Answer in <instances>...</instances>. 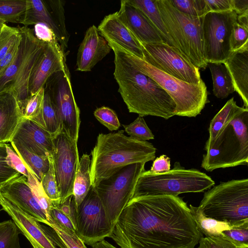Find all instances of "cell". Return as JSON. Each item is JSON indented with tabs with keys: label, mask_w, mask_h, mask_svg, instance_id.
Listing matches in <instances>:
<instances>
[{
	"label": "cell",
	"mask_w": 248,
	"mask_h": 248,
	"mask_svg": "<svg viewBox=\"0 0 248 248\" xmlns=\"http://www.w3.org/2000/svg\"><path fill=\"white\" fill-rule=\"evenodd\" d=\"M214 185V180L205 173L195 169H185L176 162L173 169L164 173H152L144 170L138 180L132 198L146 195L178 196L184 193L203 192Z\"/></svg>",
	"instance_id": "obj_6"
},
{
	"label": "cell",
	"mask_w": 248,
	"mask_h": 248,
	"mask_svg": "<svg viewBox=\"0 0 248 248\" xmlns=\"http://www.w3.org/2000/svg\"><path fill=\"white\" fill-rule=\"evenodd\" d=\"M44 95L43 87L35 94L30 95L25 103L22 114L23 118L32 121L45 128L43 120Z\"/></svg>",
	"instance_id": "obj_35"
},
{
	"label": "cell",
	"mask_w": 248,
	"mask_h": 248,
	"mask_svg": "<svg viewBox=\"0 0 248 248\" xmlns=\"http://www.w3.org/2000/svg\"><path fill=\"white\" fill-rule=\"evenodd\" d=\"M222 235L241 248H248V225L238 227L222 232Z\"/></svg>",
	"instance_id": "obj_46"
},
{
	"label": "cell",
	"mask_w": 248,
	"mask_h": 248,
	"mask_svg": "<svg viewBox=\"0 0 248 248\" xmlns=\"http://www.w3.org/2000/svg\"><path fill=\"white\" fill-rule=\"evenodd\" d=\"M119 47L134 66L154 79L171 97L176 105L175 115L196 117L208 102L207 87L204 81L199 84L183 81Z\"/></svg>",
	"instance_id": "obj_8"
},
{
	"label": "cell",
	"mask_w": 248,
	"mask_h": 248,
	"mask_svg": "<svg viewBox=\"0 0 248 248\" xmlns=\"http://www.w3.org/2000/svg\"><path fill=\"white\" fill-rule=\"evenodd\" d=\"M198 207L207 217L234 226L248 225V179L221 182L204 193Z\"/></svg>",
	"instance_id": "obj_7"
},
{
	"label": "cell",
	"mask_w": 248,
	"mask_h": 248,
	"mask_svg": "<svg viewBox=\"0 0 248 248\" xmlns=\"http://www.w3.org/2000/svg\"><path fill=\"white\" fill-rule=\"evenodd\" d=\"M26 30L27 44L25 54L18 73L7 90L15 95L22 112L27 100L30 96L28 87L31 72L46 45L35 36L32 29L26 27Z\"/></svg>",
	"instance_id": "obj_17"
},
{
	"label": "cell",
	"mask_w": 248,
	"mask_h": 248,
	"mask_svg": "<svg viewBox=\"0 0 248 248\" xmlns=\"http://www.w3.org/2000/svg\"><path fill=\"white\" fill-rule=\"evenodd\" d=\"M26 28L25 26L18 28L21 35L19 49L14 60L0 76V92L8 90L18 73L27 48Z\"/></svg>",
	"instance_id": "obj_33"
},
{
	"label": "cell",
	"mask_w": 248,
	"mask_h": 248,
	"mask_svg": "<svg viewBox=\"0 0 248 248\" xmlns=\"http://www.w3.org/2000/svg\"><path fill=\"white\" fill-rule=\"evenodd\" d=\"M57 207L61 211L67 216L76 227L77 208L73 195L68 197L62 203Z\"/></svg>",
	"instance_id": "obj_52"
},
{
	"label": "cell",
	"mask_w": 248,
	"mask_h": 248,
	"mask_svg": "<svg viewBox=\"0 0 248 248\" xmlns=\"http://www.w3.org/2000/svg\"><path fill=\"white\" fill-rule=\"evenodd\" d=\"M213 80V92L217 98L224 99L235 92L233 83L224 63H208Z\"/></svg>",
	"instance_id": "obj_31"
},
{
	"label": "cell",
	"mask_w": 248,
	"mask_h": 248,
	"mask_svg": "<svg viewBox=\"0 0 248 248\" xmlns=\"http://www.w3.org/2000/svg\"><path fill=\"white\" fill-rule=\"evenodd\" d=\"M26 5V0H0V21L22 24Z\"/></svg>",
	"instance_id": "obj_34"
},
{
	"label": "cell",
	"mask_w": 248,
	"mask_h": 248,
	"mask_svg": "<svg viewBox=\"0 0 248 248\" xmlns=\"http://www.w3.org/2000/svg\"><path fill=\"white\" fill-rule=\"evenodd\" d=\"M64 1L61 0H26L24 18L25 27L42 23L55 33L62 50L68 47L69 38L64 16Z\"/></svg>",
	"instance_id": "obj_15"
},
{
	"label": "cell",
	"mask_w": 248,
	"mask_h": 248,
	"mask_svg": "<svg viewBox=\"0 0 248 248\" xmlns=\"http://www.w3.org/2000/svg\"><path fill=\"white\" fill-rule=\"evenodd\" d=\"M0 194L37 221L46 225L50 223L34 196L25 176L21 174L1 186Z\"/></svg>",
	"instance_id": "obj_16"
},
{
	"label": "cell",
	"mask_w": 248,
	"mask_h": 248,
	"mask_svg": "<svg viewBox=\"0 0 248 248\" xmlns=\"http://www.w3.org/2000/svg\"><path fill=\"white\" fill-rule=\"evenodd\" d=\"M33 30L35 36L38 40L47 44L59 45L53 31L46 24L37 23L34 25Z\"/></svg>",
	"instance_id": "obj_49"
},
{
	"label": "cell",
	"mask_w": 248,
	"mask_h": 248,
	"mask_svg": "<svg viewBox=\"0 0 248 248\" xmlns=\"http://www.w3.org/2000/svg\"><path fill=\"white\" fill-rule=\"evenodd\" d=\"M20 231L12 219L0 222V248H20Z\"/></svg>",
	"instance_id": "obj_37"
},
{
	"label": "cell",
	"mask_w": 248,
	"mask_h": 248,
	"mask_svg": "<svg viewBox=\"0 0 248 248\" xmlns=\"http://www.w3.org/2000/svg\"><path fill=\"white\" fill-rule=\"evenodd\" d=\"M229 45L232 52L248 49V30L239 24L237 21L232 25Z\"/></svg>",
	"instance_id": "obj_41"
},
{
	"label": "cell",
	"mask_w": 248,
	"mask_h": 248,
	"mask_svg": "<svg viewBox=\"0 0 248 248\" xmlns=\"http://www.w3.org/2000/svg\"><path fill=\"white\" fill-rule=\"evenodd\" d=\"M198 248H241L223 235L202 237Z\"/></svg>",
	"instance_id": "obj_47"
},
{
	"label": "cell",
	"mask_w": 248,
	"mask_h": 248,
	"mask_svg": "<svg viewBox=\"0 0 248 248\" xmlns=\"http://www.w3.org/2000/svg\"><path fill=\"white\" fill-rule=\"evenodd\" d=\"M28 183L40 206L46 213L50 222L49 211L52 206V201L48 198L41 185V182L31 172L28 171Z\"/></svg>",
	"instance_id": "obj_40"
},
{
	"label": "cell",
	"mask_w": 248,
	"mask_h": 248,
	"mask_svg": "<svg viewBox=\"0 0 248 248\" xmlns=\"http://www.w3.org/2000/svg\"><path fill=\"white\" fill-rule=\"evenodd\" d=\"M245 109L238 106L233 97L229 99L211 121L208 129L209 138L205 143L212 142L222 128Z\"/></svg>",
	"instance_id": "obj_32"
},
{
	"label": "cell",
	"mask_w": 248,
	"mask_h": 248,
	"mask_svg": "<svg viewBox=\"0 0 248 248\" xmlns=\"http://www.w3.org/2000/svg\"><path fill=\"white\" fill-rule=\"evenodd\" d=\"M45 232L59 248H87L75 232L51 220L48 225H42Z\"/></svg>",
	"instance_id": "obj_27"
},
{
	"label": "cell",
	"mask_w": 248,
	"mask_h": 248,
	"mask_svg": "<svg viewBox=\"0 0 248 248\" xmlns=\"http://www.w3.org/2000/svg\"><path fill=\"white\" fill-rule=\"evenodd\" d=\"M2 210H3V209H2H2H0V212Z\"/></svg>",
	"instance_id": "obj_60"
},
{
	"label": "cell",
	"mask_w": 248,
	"mask_h": 248,
	"mask_svg": "<svg viewBox=\"0 0 248 248\" xmlns=\"http://www.w3.org/2000/svg\"><path fill=\"white\" fill-rule=\"evenodd\" d=\"M21 40V35L20 34V37L4 57L0 60V76L3 74L15 58L19 49Z\"/></svg>",
	"instance_id": "obj_54"
},
{
	"label": "cell",
	"mask_w": 248,
	"mask_h": 248,
	"mask_svg": "<svg viewBox=\"0 0 248 248\" xmlns=\"http://www.w3.org/2000/svg\"><path fill=\"white\" fill-rule=\"evenodd\" d=\"M51 155L62 203L73 195L74 180L79 162L77 143L61 130L53 137Z\"/></svg>",
	"instance_id": "obj_14"
},
{
	"label": "cell",
	"mask_w": 248,
	"mask_h": 248,
	"mask_svg": "<svg viewBox=\"0 0 248 248\" xmlns=\"http://www.w3.org/2000/svg\"><path fill=\"white\" fill-rule=\"evenodd\" d=\"M5 143H0V187L8 182L21 175L6 163Z\"/></svg>",
	"instance_id": "obj_45"
},
{
	"label": "cell",
	"mask_w": 248,
	"mask_h": 248,
	"mask_svg": "<svg viewBox=\"0 0 248 248\" xmlns=\"http://www.w3.org/2000/svg\"><path fill=\"white\" fill-rule=\"evenodd\" d=\"M237 15L233 11L208 12L202 16L203 56L208 63H224L231 54L229 39Z\"/></svg>",
	"instance_id": "obj_10"
},
{
	"label": "cell",
	"mask_w": 248,
	"mask_h": 248,
	"mask_svg": "<svg viewBox=\"0 0 248 248\" xmlns=\"http://www.w3.org/2000/svg\"><path fill=\"white\" fill-rule=\"evenodd\" d=\"M44 88L45 93L49 95L59 113L61 130L77 143L80 124V112L73 94L68 67L50 76Z\"/></svg>",
	"instance_id": "obj_11"
},
{
	"label": "cell",
	"mask_w": 248,
	"mask_h": 248,
	"mask_svg": "<svg viewBox=\"0 0 248 248\" xmlns=\"http://www.w3.org/2000/svg\"><path fill=\"white\" fill-rule=\"evenodd\" d=\"M144 61L156 69L183 81L199 84L203 81L199 69L175 48L165 43H140Z\"/></svg>",
	"instance_id": "obj_12"
},
{
	"label": "cell",
	"mask_w": 248,
	"mask_h": 248,
	"mask_svg": "<svg viewBox=\"0 0 248 248\" xmlns=\"http://www.w3.org/2000/svg\"><path fill=\"white\" fill-rule=\"evenodd\" d=\"M170 158L163 155L153 160L151 169L148 171L152 173H161L170 170Z\"/></svg>",
	"instance_id": "obj_53"
},
{
	"label": "cell",
	"mask_w": 248,
	"mask_h": 248,
	"mask_svg": "<svg viewBox=\"0 0 248 248\" xmlns=\"http://www.w3.org/2000/svg\"><path fill=\"white\" fill-rule=\"evenodd\" d=\"M162 21L177 49L199 69L207 63L203 56L202 16L184 14L170 0H156Z\"/></svg>",
	"instance_id": "obj_5"
},
{
	"label": "cell",
	"mask_w": 248,
	"mask_h": 248,
	"mask_svg": "<svg viewBox=\"0 0 248 248\" xmlns=\"http://www.w3.org/2000/svg\"><path fill=\"white\" fill-rule=\"evenodd\" d=\"M48 157L50 161L49 168L40 182L45 193L52 201V206H57L61 203L60 196L56 181L51 154Z\"/></svg>",
	"instance_id": "obj_38"
},
{
	"label": "cell",
	"mask_w": 248,
	"mask_h": 248,
	"mask_svg": "<svg viewBox=\"0 0 248 248\" xmlns=\"http://www.w3.org/2000/svg\"><path fill=\"white\" fill-rule=\"evenodd\" d=\"M201 167L207 171L248 163V108L237 115L210 143Z\"/></svg>",
	"instance_id": "obj_4"
},
{
	"label": "cell",
	"mask_w": 248,
	"mask_h": 248,
	"mask_svg": "<svg viewBox=\"0 0 248 248\" xmlns=\"http://www.w3.org/2000/svg\"><path fill=\"white\" fill-rule=\"evenodd\" d=\"M97 29L107 41L113 42L127 52L143 59L140 42L122 21L117 12L105 16Z\"/></svg>",
	"instance_id": "obj_19"
},
{
	"label": "cell",
	"mask_w": 248,
	"mask_h": 248,
	"mask_svg": "<svg viewBox=\"0 0 248 248\" xmlns=\"http://www.w3.org/2000/svg\"><path fill=\"white\" fill-rule=\"evenodd\" d=\"M52 136L35 122L23 118L11 140L39 155L48 156L52 149Z\"/></svg>",
	"instance_id": "obj_22"
},
{
	"label": "cell",
	"mask_w": 248,
	"mask_h": 248,
	"mask_svg": "<svg viewBox=\"0 0 248 248\" xmlns=\"http://www.w3.org/2000/svg\"><path fill=\"white\" fill-rule=\"evenodd\" d=\"M0 205L33 248H59L43 230L39 222L2 197Z\"/></svg>",
	"instance_id": "obj_20"
},
{
	"label": "cell",
	"mask_w": 248,
	"mask_h": 248,
	"mask_svg": "<svg viewBox=\"0 0 248 248\" xmlns=\"http://www.w3.org/2000/svg\"></svg>",
	"instance_id": "obj_61"
},
{
	"label": "cell",
	"mask_w": 248,
	"mask_h": 248,
	"mask_svg": "<svg viewBox=\"0 0 248 248\" xmlns=\"http://www.w3.org/2000/svg\"><path fill=\"white\" fill-rule=\"evenodd\" d=\"M107 42L114 53L113 75L118 92L129 112L166 120L175 115V104L167 93L134 66L116 44Z\"/></svg>",
	"instance_id": "obj_2"
},
{
	"label": "cell",
	"mask_w": 248,
	"mask_h": 248,
	"mask_svg": "<svg viewBox=\"0 0 248 248\" xmlns=\"http://www.w3.org/2000/svg\"><path fill=\"white\" fill-rule=\"evenodd\" d=\"M1 195L0 194V200H1Z\"/></svg>",
	"instance_id": "obj_59"
},
{
	"label": "cell",
	"mask_w": 248,
	"mask_h": 248,
	"mask_svg": "<svg viewBox=\"0 0 248 248\" xmlns=\"http://www.w3.org/2000/svg\"><path fill=\"white\" fill-rule=\"evenodd\" d=\"M179 11L184 14L202 16L206 13L204 0H170Z\"/></svg>",
	"instance_id": "obj_42"
},
{
	"label": "cell",
	"mask_w": 248,
	"mask_h": 248,
	"mask_svg": "<svg viewBox=\"0 0 248 248\" xmlns=\"http://www.w3.org/2000/svg\"><path fill=\"white\" fill-rule=\"evenodd\" d=\"M43 120L45 128L53 137L61 132L62 125L59 113L49 95L46 93L44 99Z\"/></svg>",
	"instance_id": "obj_36"
},
{
	"label": "cell",
	"mask_w": 248,
	"mask_h": 248,
	"mask_svg": "<svg viewBox=\"0 0 248 248\" xmlns=\"http://www.w3.org/2000/svg\"><path fill=\"white\" fill-rule=\"evenodd\" d=\"M91 248H117L108 241L103 240L91 246Z\"/></svg>",
	"instance_id": "obj_57"
},
{
	"label": "cell",
	"mask_w": 248,
	"mask_h": 248,
	"mask_svg": "<svg viewBox=\"0 0 248 248\" xmlns=\"http://www.w3.org/2000/svg\"><path fill=\"white\" fill-rule=\"evenodd\" d=\"M23 118L13 93L8 91L0 92V143L10 142Z\"/></svg>",
	"instance_id": "obj_24"
},
{
	"label": "cell",
	"mask_w": 248,
	"mask_h": 248,
	"mask_svg": "<svg viewBox=\"0 0 248 248\" xmlns=\"http://www.w3.org/2000/svg\"><path fill=\"white\" fill-rule=\"evenodd\" d=\"M155 153L156 148L152 143L127 137L123 130L99 134L91 151L92 186L94 187L124 166L153 161Z\"/></svg>",
	"instance_id": "obj_3"
},
{
	"label": "cell",
	"mask_w": 248,
	"mask_h": 248,
	"mask_svg": "<svg viewBox=\"0 0 248 248\" xmlns=\"http://www.w3.org/2000/svg\"><path fill=\"white\" fill-rule=\"evenodd\" d=\"M145 163L140 162L124 166L93 187L113 229L122 211L133 196L138 180L145 170Z\"/></svg>",
	"instance_id": "obj_9"
},
{
	"label": "cell",
	"mask_w": 248,
	"mask_h": 248,
	"mask_svg": "<svg viewBox=\"0 0 248 248\" xmlns=\"http://www.w3.org/2000/svg\"><path fill=\"white\" fill-rule=\"evenodd\" d=\"M232 78L235 91L248 108V49L233 52L224 63Z\"/></svg>",
	"instance_id": "obj_25"
},
{
	"label": "cell",
	"mask_w": 248,
	"mask_h": 248,
	"mask_svg": "<svg viewBox=\"0 0 248 248\" xmlns=\"http://www.w3.org/2000/svg\"><path fill=\"white\" fill-rule=\"evenodd\" d=\"M65 53L59 44L46 43L36 61L29 81V93L33 95L44 87L53 74L66 69Z\"/></svg>",
	"instance_id": "obj_18"
},
{
	"label": "cell",
	"mask_w": 248,
	"mask_h": 248,
	"mask_svg": "<svg viewBox=\"0 0 248 248\" xmlns=\"http://www.w3.org/2000/svg\"><path fill=\"white\" fill-rule=\"evenodd\" d=\"M203 235L178 196L132 198L109 237L121 248H195Z\"/></svg>",
	"instance_id": "obj_1"
},
{
	"label": "cell",
	"mask_w": 248,
	"mask_h": 248,
	"mask_svg": "<svg viewBox=\"0 0 248 248\" xmlns=\"http://www.w3.org/2000/svg\"><path fill=\"white\" fill-rule=\"evenodd\" d=\"M123 126L130 137L137 140L147 141L155 138L142 116H139L132 123Z\"/></svg>",
	"instance_id": "obj_39"
},
{
	"label": "cell",
	"mask_w": 248,
	"mask_h": 248,
	"mask_svg": "<svg viewBox=\"0 0 248 248\" xmlns=\"http://www.w3.org/2000/svg\"><path fill=\"white\" fill-rule=\"evenodd\" d=\"M112 230L101 202L92 187L78 208L76 233L85 245L91 246L109 237Z\"/></svg>",
	"instance_id": "obj_13"
},
{
	"label": "cell",
	"mask_w": 248,
	"mask_h": 248,
	"mask_svg": "<svg viewBox=\"0 0 248 248\" xmlns=\"http://www.w3.org/2000/svg\"><path fill=\"white\" fill-rule=\"evenodd\" d=\"M189 208L197 229L205 237L221 236L224 231L242 227L232 226L226 222L207 217L199 207L190 204Z\"/></svg>",
	"instance_id": "obj_30"
},
{
	"label": "cell",
	"mask_w": 248,
	"mask_h": 248,
	"mask_svg": "<svg viewBox=\"0 0 248 248\" xmlns=\"http://www.w3.org/2000/svg\"><path fill=\"white\" fill-rule=\"evenodd\" d=\"M97 28L92 25L86 31L78 49L76 70L88 72L111 50Z\"/></svg>",
	"instance_id": "obj_21"
},
{
	"label": "cell",
	"mask_w": 248,
	"mask_h": 248,
	"mask_svg": "<svg viewBox=\"0 0 248 248\" xmlns=\"http://www.w3.org/2000/svg\"><path fill=\"white\" fill-rule=\"evenodd\" d=\"M119 17L138 40L142 43H164L159 32L139 9L128 3L126 0L121 1Z\"/></svg>",
	"instance_id": "obj_23"
},
{
	"label": "cell",
	"mask_w": 248,
	"mask_h": 248,
	"mask_svg": "<svg viewBox=\"0 0 248 248\" xmlns=\"http://www.w3.org/2000/svg\"><path fill=\"white\" fill-rule=\"evenodd\" d=\"M15 151L25 164L28 171L41 182L43 176L48 170L50 161L48 156L35 154L16 141L10 142Z\"/></svg>",
	"instance_id": "obj_29"
},
{
	"label": "cell",
	"mask_w": 248,
	"mask_h": 248,
	"mask_svg": "<svg viewBox=\"0 0 248 248\" xmlns=\"http://www.w3.org/2000/svg\"><path fill=\"white\" fill-rule=\"evenodd\" d=\"M237 22L248 30V10L244 13L237 16Z\"/></svg>",
	"instance_id": "obj_56"
},
{
	"label": "cell",
	"mask_w": 248,
	"mask_h": 248,
	"mask_svg": "<svg viewBox=\"0 0 248 248\" xmlns=\"http://www.w3.org/2000/svg\"><path fill=\"white\" fill-rule=\"evenodd\" d=\"M232 10L240 15L248 10V0H232Z\"/></svg>",
	"instance_id": "obj_55"
},
{
	"label": "cell",
	"mask_w": 248,
	"mask_h": 248,
	"mask_svg": "<svg viewBox=\"0 0 248 248\" xmlns=\"http://www.w3.org/2000/svg\"><path fill=\"white\" fill-rule=\"evenodd\" d=\"M4 24H5V23H4L0 21V33L2 31V29L4 25Z\"/></svg>",
	"instance_id": "obj_58"
},
{
	"label": "cell",
	"mask_w": 248,
	"mask_h": 248,
	"mask_svg": "<svg viewBox=\"0 0 248 248\" xmlns=\"http://www.w3.org/2000/svg\"><path fill=\"white\" fill-rule=\"evenodd\" d=\"M49 217L51 220L61 225L67 229L75 232L76 227L72 220L57 207L52 206L49 211Z\"/></svg>",
	"instance_id": "obj_50"
},
{
	"label": "cell",
	"mask_w": 248,
	"mask_h": 248,
	"mask_svg": "<svg viewBox=\"0 0 248 248\" xmlns=\"http://www.w3.org/2000/svg\"><path fill=\"white\" fill-rule=\"evenodd\" d=\"M204 1L206 13L232 10V0H204Z\"/></svg>",
	"instance_id": "obj_51"
},
{
	"label": "cell",
	"mask_w": 248,
	"mask_h": 248,
	"mask_svg": "<svg viewBox=\"0 0 248 248\" xmlns=\"http://www.w3.org/2000/svg\"><path fill=\"white\" fill-rule=\"evenodd\" d=\"M126 0L128 3L139 9L145 15L157 30L165 43L177 49L162 21L157 5L156 0Z\"/></svg>",
	"instance_id": "obj_26"
},
{
	"label": "cell",
	"mask_w": 248,
	"mask_h": 248,
	"mask_svg": "<svg viewBox=\"0 0 248 248\" xmlns=\"http://www.w3.org/2000/svg\"><path fill=\"white\" fill-rule=\"evenodd\" d=\"M97 120L110 131L116 130L120 126V123L115 112L107 107L97 108L94 111Z\"/></svg>",
	"instance_id": "obj_44"
},
{
	"label": "cell",
	"mask_w": 248,
	"mask_h": 248,
	"mask_svg": "<svg viewBox=\"0 0 248 248\" xmlns=\"http://www.w3.org/2000/svg\"><path fill=\"white\" fill-rule=\"evenodd\" d=\"M90 155L85 154L80 158L74 180L73 195L77 211L78 206L91 188Z\"/></svg>",
	"instance_id": "obj_28"
},
{
	"label": "cell",
	"mask_w": 248,
	"mask_h": 248,
	"mask_svg": "<svg viewBox=\"0 0 248 248\" xmlns=\"http://www.w3.org/2000/svg\"><path fill=\"white\" fill-rule=\"evenodd\" d=\"M7 156L6 162L7 164L11 168L25 176L26 178L28 176V170L25 164L22 162L18 155L12 149L8 144L5 143Z\"/></svg>",
	"instance_id": "obj_48"
},
{
	"label": "cell",
	"mask_w": 248,
	"mask_h": 248,
	"mask_svg": "<svg viewBox=\"0 0 248 248\" xmlns=\"http://www.w3.org/2000/svg\"><path fill=\"white\" fill-rule=\"evenodd\" d=\"M20 37L18 28L11 27L4 24L0 33V60L10 50Z\"/></svg>",
	"instance_id": "obj_43"
}]
</instances>
